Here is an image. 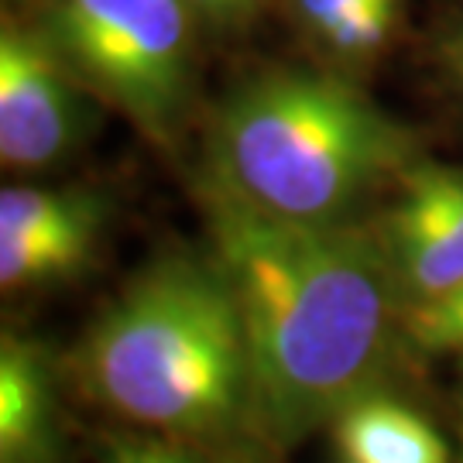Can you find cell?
<instances>
[{
  "instance_id": "obj_1",
  "label": "cell",
  "mask_w": 463,
  "mask_h": 463,
  "mask_svg": "<svg viewBox=\"0 0 463 463\" xmlns=\"http://www.w3.org/2000/svg\"><path fill=\"white\" fill-rule=\"evenodd\" d=\"M199 199L248 333L261 439L288 449L378 392L402 336L388 250L381 231L279 220L210 175Z\"/></svg>"
},
{
  "instance_id": "obj_2",
  "label": "cell",
  "mask_w": 463,
  "mask_h": 463,
  "mask_svg": "<svg viewBox=\"0 0 463 463\" xmlns=\"http://www.w3.org/2000/svg\"><path fill=\"white\" fill-rule=\"evenodd\" d=\"M76 378L103 409L179 443L261 439L248 333L213 254L137 275L83 336Z\"/></svg>"
},
{
  "instance_id": "obj_3",
  "label": "cell",
  "mask_w": 463,
  "mask_h": 463,
  "mask_svg": "<svg viewBox=\"0 0 463 463\" xmlns=\"http://www.w3.org/2000/svg\"><path fill=\"white\" fill-rule=\"evenodd\" d=\"M409 165L412 134L357 86L275 69L241 83L220 107L206 175L279 220L347 223L361 199Z\"/></svg>"
},
{
  "instance_id": "obj_4",
  "label": "cell",
  "mask_w": 463,
  "mask_h": 463,
  "mask_svg": "<svg viewBox=\"0 0 463 463\" xmlns=\"http://www.w3.org/2000/svg\"><path fill=\"white\" fill-rule=\"evenodd\" d=\"M189 0H148L69 69L151 137H165L189 97Z\"/></svg>"
},
{
  "instance_id": "obj_5",
  "label": "cell",
  "mask_w": 463,
  "mask_h": 463,
  "mask_svg": "<svg viewBox=\"0 0 463 463\" xmlns=\"http://www.w3.org/2000/svg\"><path fill=\"white\" fill-rule=\"evenodd\" d=\"M80 76L49 34L14 21L0 32V158L7 168H52L83 145L90 107Z\"/></svg>"
},
{
  "instance_id": "obj_6",
  "label": "cell",
  "mask_w": 463,
  "mask_h": 463,
  "mask_svg": "<svg viewBox=\"0 0 463 463\" xmlns=\"http://www.w3.org/2000/svg\"><path fill=\"white\" fill-rule=\"evenodd\" d=\"M398 183L378 231L405 309L463 281V168L415 162Z\"/></svg>"
},
{
  "instance_id": "obj_7",
  "label": "cell",
  "mask_w": 463,
  "mask_h": 463,
  "mask_svg": "<svg viewBox=\"0 0 463 463\" xmlns=\"http://www.w3.org/2000/svg\"><path fill=\"white\" fill-rule=\"evenodd\" d=\"M0 463H66L59 378L38 340H0Z\"/></svg>"
},
{
  "instance_id": "obj_8",
  "label": "cell",
  "mask_w": 463,
  "mask_h": 463,
  "mask_svg": "<svg viewBox=\"0 0 463 463\" xmlns=\"http://www.w3.org/2000/svg\"><path fill=\"white\" fill-rule=\"evenodd\" d=\"M330 432L344 463H449L443 432L381 388L350 402Z\"/></svg>"
},
{
  "instance_id": "obj_9",
  "label": "cell",
  "mask_w": 463,
  "mask_h": 463,
  "mask_svg": "<svg viewBox=\"0 0 463 463\" xmlns=\"http://www.w3.org/2000/svg\"><path fill=\"white\" fill-rule=\"evenodd\" d=\"M107 210L97 206L83 216H72L66 223L32 227V231H0V285L7 296L49 288L76 279L103 231Z\"/></svg>"
},
{
  "instance_id": "obj_10",
  "label": "cell",
  "mask_w": 463,
  "mask_h": 463,
  "mask_svg": "<svg viewBox=\"0 0 463 463\" xmlns=\"http://www.w3.org/2000/svg\"><path fill=\"white\" fill-rule=\"evenodd\" d=\"M402 340L426 357L463 354V281L443 296L412 302L398 316Z\"/></svg>"
},
{
  "instance_id": "obj_11",
  "label": "cell",
  "mask_w": 463,
  "mask_h": 463,
  "mask_svg": "<svg viewBox=\"0 0 463 463\" xmlns=\"http://www.w3.org/2000/svg\"><path fill=\"white\" fill-rule=\"evenodd\" d=\"M107 463H206V457H199L189 443L179 439H120L114 443Z\"/></svg>"
},
{
  "instance_id": "obj_12",
  "label": "cell",
  "mask_w": 463,
  "mask_h": 463,
  "mask_svg": "<svg viewBox=\"0 0 463 463\" xmlns=\"http://www.w3.org/2000/svg\"><path fill=\"white\" fill-rule=\"evenodd\" d=\"M296 4H298L302 21L309 24V32H313L316 38H323V34L330 32L340 17L347 14L350 7H357V4H371V0H296Z\"/></svg>"
},
{
  "instance_id": "obj_13",
  "label": "cell",
  "mask_w": 463,
  "mask_h": 463,
  "mask_svg": "<svg viewBox=\"0 0 463 463\" xmlns=\"http://www.w3.org/2000/svg\"><path fill=\"white\" fill-rule=\"evenodd\" d=\"M443 66H447L449 80L457 83V90L463 93V21L447 34V42H443Z\"/></svg>"
},
{
  "instance_id": "obj_14",
  "label": "cell",
  "mask_w": 463,
  "mask_h": 463,
  "mask_svg": "<svg viewBox=\"0 0 463 463\" xmlns=\"http://www.w3.org/2000/svg\"><path fill=\"white\" fill-rule=\"evenodd\" d=\"M250 0H189V7H199L206 14H237L241 7H248Z\"/></svg>"
},
{
  "instance_id": "obj_15",
  "label": "cell",
  "mask_w": 463,
  "mask_h": 463,
  "mask_svg": "<svg viewBox=\"0 0 463 463\" xmlns=\"http://www.w3.org/2000/svg\"><path fill=\"white\" fill-rule=\"evenodd\" d=\"M460 443H463V395H460ZM460 463H463V457H460Z\"/></svg>"
}]
</instances>
